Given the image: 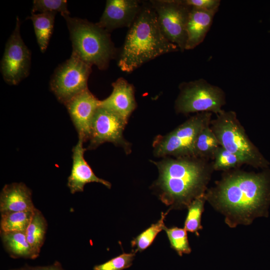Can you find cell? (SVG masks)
<instances>
[{
  "instance_id": "obj_1",
  "label": "cell",
  "mask_w": 270,
  "mask_h": 270,
  "mask_svg": "<svg viewBox=\"0 0 270 270\" xmlns=\"http://www.w3.org/2000/svg\"><path fill=\"white\" fill-rule=\"evenodd\" d=\"M270 194V180L264 172L228 170L207 190V200L225 216L231 228L248 225L262 212Z\"/></svg>"
},
{
  "instance_id": "obj_2",
  "label": "cell",
  "mask_w": 270,
  "mask_h": 270,
  "mask_svg": "<svg viewBox=\"0 0 270 270\" xmlns=\"http://www.w3.org/2000/svg\"><path fill=\"white\" fill-rule=\"evenodd\" d=\"M152 162L158 170L152 184L158 198L172 210L187 208L196 198L204 194L214 171L209 160L190 156L164 157Z\"/></svg>"
},
{
  "instance_id": "obj_3",
  "label": "cell",
  "mask_w": 270,
  "mask_h": 270,
  "mask_svg": "<svg viewBox=\"0 0 270 270\" xmlns=\"http://www.w3.org/2000/svg\"><path fill=\"white\" fill-rule=\"evenodd\" d=\"M179 50L164 35L150 3L144 4L129 28L118 64L122 72H131L160 56Z\"/></svg>"
},
{
  "instance_id": "obj_4",
  "label": "cell",
  "mask_w": 270,
  "mask_h": 270,
  "mask_svg": "<svg viewBox=\"0 0 270 270\" xmlns=\"http://www.w3.org/2000/svg\"><path fill=\"white\" fill-rule=\"evenodd\" d=\"M64 18L70 32L72 54L92 66L106 70L116 52L110 32L86 19Z\"/></svg>"
},
{
  "instance_id": "obj_5",
  "label": "cell",
  "mask_w": 270,
  "mask_h": 270,
  "mask_svg": "<svg viewBox=\"0 0 270 270\" xmlns=\"http://www.w3.org/2000/svg\"><path fill=\"white\" fill-rule=\"evenodd\" d=\"M210 126L220 145L239 157L244 164L254 168L268 165L266 160L248 137L234 112L223 110L211 120Z\"/></svg>"
},
{
  "instance_id": "obj_6",
  "label": "cell",
  "mask_w": 270,
  "mask_h": 270,
  "mask_svg": "<svg viewBox=\"0 0 270 270\" xmlns=\"http://www.w3.org/2000/svg\"><path fill=\"white\" fill-rule=\"evenodd\" d=\"M212 114L197 113L168 134L158 136L152 144L158 157L194 156V146L199 133L211 122Z\"/></svg>"
},
{
  "instance_id": "obj_7",
  "label": "cell",
  "mask_w": 270,
  "mask_h": 270,
  "mask_svg": "<svg viewBox=\"0 0 270 270\" xmlns=\"http://www.w3.org/2000/svg\"><path fill=\"white\" fill-rule=\"evenodd\" d=\"M175 101L174 109L178 114L209 112L218 114L226 104V94L220 87L200 78L183 82Z\"/></svg>"
},
{
  "instance_id": "obj_8",
  "label": "cell",
  "mask_w": 270,
  "mask_h": 270,
  "mask_svg": "<svg viewBox=\"0 0 270 270\" xmlns=\"http://www.w3.org/2000/svg\"><path fill=\"white\" fill-rule=\"evenodd\" d=\"M92 66L72 54L56 69L50 81V88L59 102L65 104L88 88Z\"/></svg>"
},
{
  "instance_id": "obj_9",
  "label": "cell",
  "mask_w": 270,
  "mask_h": 270,
  "mask_svg": "<svg viewBox=\"0 0 270 270\" xmlns=\"http://www.w3.org/2000/svg\"><path fill=\"white\" fill-rule=\"evenodd\" d=\"M150 3L156 12L164 35L176 45L180 51L184 52L187 40L186 24L192 7L184 0H152Z\"/></svg>"
},
{
  "instance_id": "obj_10",
  "label": "cell",
  "mask_w": 270,
  "mask_h": 270,
  "mask_svg": "<svg viewBox=\"0 0 270 270\" xmlns=\"http://www.w3.org/2000/svg\"><path fill=\"white\" fill-rule=\"evenodd\" d=\"M31 52L24 44L20 34V21L16 18V27L8 38L0 63V70L4 81L16 85L30 73Z\"/></svg>"
},
{
  "instance_id": "obj_11",
  "label": "cell",
  "mask_w": 270,
  "mask_h": 270,
  "mask_svg": "<svg viewBox=\"0 0 270 270\" xmlns=\"http://www.w3.org/2000/svg\"><path fill=\"white\" fill-rule=\"evenodd\" d=\"M127 122L114 112L100 106L94 116L88 149L93 150L101 144L112 142L121 146L126 154L131 151L130 144L123 136Z\"/></svg>"
},
{
  "instance_id": "obj_12",
  "label": "cell",
  "mask_w": 270,
  "mask_h": 270,
  "mask_svg": "<svg viewBox=\"0 0 270 270\" xmlns=\"http://www.w3.org/2000/svg\"><path fill=\"white\" fill-rule=\"evenodd\" d=\"M100 102L87 88L64 104L78 132V138L84 142L89 140L92 121L100 106Z\"/></svg>"
},
{
  "instance_id": "obj_13",
  "label": "cell",
  "mask_w": 270,
  "mask_h": 270,
  "mask_svg": "<svg viewBox=\"0 0 270 270\" xmlns=\"http://www.w3.org/2000/svg\"><path fill=\"white\" fill-rule=\"evenodd\" d=\"M137 0H108L104 11L96 24L109 32L114 29L130 28L142 8Z\"/></svg>"
},
{
  "instance_id": "obj_14",
  "label": "cell",
  "mask_w": 270,
  "mask_h": 270,
  "mask_svg": "<svg viewBox=\"0 0 270 270\" xmlns=\"http://www.w3.org/2000/svg\"><path fill=\"white\" fill-rule=\"evenodd\" d=\"M84 143L82 140L78 138V142L72 148V166L68 180V186L70 192H83L84 186L92 182L102 184L110 188L111 184L96 176L85 160L84 153L86 149L84 148Z\"/></svg>"
},
{
  "instance_id": "obj_15",
  "label": "cell",
  "mask_w": 270,
  "mask_h": 270,
  "mask_svg": "<svg viewBox=\"0 0 270 270\" xmlns=\"http://www.w3.org/2000/svg\"><path fill=\"white\" fill-rule=\"evenodd\" d=\"M112 91L100 106L116 114L128 122V120L136 107L134 88L124 78H118L112 84Z\"/></svg>"
},
{
  "instance_id": "obj_16",
  "label": "cell",
  "mask_w": 270,
  "mask_h": 270,
  "mask_svg": "<svg viewBox=\"0 0 270 270\" xmlns=\"http://www.w3.org/2000/svg\"><path fill=\"white\" fill-rule=\"evenodd\" d=\"M32 192L25 184L14 182L6 184L0 195V213L34 210Z\"/></svg>"
},
{
  "instance_id": "obj_17",
  "label": "cell",
  "mask_w": 270,
  "mask_h": 270,
  "mask_svg": "<svg viewBox=\"0 0 270 270\" xmlns=\"http://www.w3.org/2000/svg\"><path fill=\"white\" fill-rule=\"evenodd\" d=\"M216 12L192 7L186 24V50H192L204 41Z\"/></svg>"
},
{
  "instance_id": "obj_18",
  "label": "cell",
  "mask_w": 270,
  "mask_h": 270,
  "mask_svg": "<svg viewBox=\"0 0 270 270\" xmlns=\"http://www.w3.org/2000/svg\"><path fill=\"white\" fill-rule=\"evenodd\" d=\"M1 236L3 244L11 257L36 258L25 232H1Z\"/></svg>"
},
{
  "instance_id": "obj_19",
  "label": "cell",
  "mask_w": 270,
  "mask_h": 270,
  "mask_svg": "<svg viewBox=\"0 0 270 270\" xmlns=\"http://www.w3.org/2000/svg\"><path fill=\"white\" fill-rule=\"evenodd\" d=\"M48 224L42 212L37 208L34 210L30 224L26 231L27 240L36 258L44 243Z\"/></svg>"
},
{
  "instance_id": "obj_20",
  "label": "cell",
  "mask_w": 270,
  "mask_h": 270,
  "mask_svg": "<svg viewBox=\"0 0 270 270\" xmlns=\"http://www.w3.org/2000/svg\"><path fill=\"white\" fill-rule=\"evenodd\" d=\"M56 14L32 13V20L40 51L44 52L47 48L50 39L52 34Z\"/></svg>"
},
{
  "instance_id": "obj_21",
  "label": "cell",
  "mask_w": 270,
  "mask_h": 270,
  "mask_svg": "<svg viewBox=\"0 0 270 270\" xmlns=\"http://www.w3.org/2000/svg\"><path fill=\"white\" fill-rule=\"evenodd\" d=\"M210 125L204 127L199 133L194 146V156L208 160H212L214 152L220 146Z\"/></svg>"
},
{
  "instance_id": "obj_22",
  "label": "cell",
  "mask_w": 270,
  "mask_h": 270,
  "mask_svg": "<svg viewBox=\"0 0 270 270\" xmlns=\"http://www.w3.org/2000/svg\"><path fill=\"white\" fill-rule=\"evenodd\" d=\"M34 210L8 212L1 214V232H26L31 220Z\"/></svg>"
},
{
  "instance_id": "obj_23",
  "label": "cell",
  "mask_w": 270,
  "mask_h": 270,
  "mask_svg": "<svg viewBox=\"0 0 270 270\" xmlns=\"http://www.w3.org/2000/svg\"><path fill=\"white\" fill-rule=\"evenodd\" d=\"M168 211L162 212L160 219L148 228L134 238L131 242L132 252H142L151 246L158 234L164 230L165 226L164 219Z\"/></svg>"
},
{
  "instance_id": "obj_24",
  "label": "cell",
  "mask_w": 270,
  "mask_h": 270,
  "mask_svg": "<svg viewBox=\"0 0 270 270\" xmlns=\"http://www.w3.org/2000/svg\"><path fill=\"white\" fill-rule=\"evenodd\" d=\"M206 200V193L195 198L188 206V212L184 224L187 231L199 236L198 231L202 228L201 225L202 215Z\"/></svg>"
},
{
  "instance_id": "obj_25",
  "label": "cell",
  "mask_w": 270,
  "mask_h": 270,
  "mask_svg": "<svg viewBox=\"0 0 270 270\" xmlns=\"http://www.w3.org/2000/svg\"><path fill=\"white\" fill-rule=\"evenodd\" d=\"M211 160L214 170L227 172L236 169L244 164L243 161L239 157L220 146L214 152Z\"/></svg>"
},
{
  "instance_id": "obj_26",
  "label": "cell",
  "mask_w": 270,
  "mask_h": 270,
  "mask_svg": "<svg viewBox=\"0 0 270 270\" xmlns=\"http://www.w3.org/2000/svg\"><path fill=\"white\" fill-rule=\"evenodd\" d=\"M164 230L167 234L171 248L176 250L179 256L191 252L187 231L184 228L176 226L168 228L165 226Z\"/></svg>"
},
{
  "instance_id": "obj_27",
  "label": "cell",
  "mask_w": 270,
  "mask_h": 270,
  "mask_svg": "<svg viewBox=\"0 0 270 270\" xmlns=\"http://www.w3.org/2000/svg\"><path fill=\"white\" fill-rule=\"evenodd\" d=\"M60 13L63 17L70 16L68 2L64 0H34L33 1L32 13Z\"/></svg>"
},
{
  "instance_id": "obj_28",
  "label": "cell",
  "mask_w": 270,
  "mask_h": 270,
  "mask_svg": "<svg viewBox=\"0 0 270 270\" xmlns=\"http://www.w3.org/2000/svg\"><path fill=\"white\" fill-rule=\"evenodd\" d=\"M136 253H123L106 262L95 266L94 270H123L130 267Z\"/></svg>"
},
{
  "instance_id": "obj_29",
  "label": "cell",
  "mask_w": 270,
  "mask_h": 270,
  "mask_svg": "<svg viewBox=\"0 0 270 270\" xmlns=\"http://www.w3.org/2000/svg\"><path fill=\"white\" fill-rule=\"evenodd\" d=\"M184 2L192 8L216 12L220 4V0H184Z\"/></svg>"
},
{
  "instance_id": "obj_30",
  "label": "cell",
  "mask_w": 270,
  "mask_h": 270,
  "mask_svg": "<svg viewBox=\"0 0 270 270\" xmlns=\"http://www.w3.org/2000/svg\"><path fill=\"white\" fill-rule=\"evenodd\" d=\"M10 270H64L61 264L58 261L55 262L54 264L52 265L48 266H31L28 264H25L24 266L18 268L12 269Z\"/></svg>"
}]
</instances>
